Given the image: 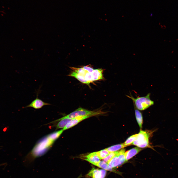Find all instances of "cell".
Instances as JSON below:
<instances>
[{
  "instance_id": "cell-1",
  "label": "cell",
  "mask_w": 178,
  "mask_h": 178,
  "mask_svg": "<svg viewBox=\"0 0 178 178\" xmlns=\"http://www.w3.org/2000/svg\"><path fill=\"white\" fill-rule=\"evenodd\" d=\"M54 141L46 136L37 143L31 153V160L44 154L53 144Z\"/></svg>"
},
{
  "instance_id": "cell-2",
  "label": "cell",
  "mask_w": 178,
  "mask_h": 178,
  "mask_svg": "<svg viewBox=\"0 0 178 178\" xmlns=\"http://www.w3.org/2000/svg\"><path fill=\"white\" fill-rule=\"evenodd\" d=\"M150 94L149 93L144 96H138L136 98L132 95H127L126 96L133 101L135 107L140 110H143L147 109L154 104V102L150 98Z\"/></svg>"
},
{
  "instance_id": "cell-3",
  "label": "cell",
  "mask_w": 178,
  "mask_h": 178,
  "mask_svg": "<svg viewBox=\"0 0 178 178\" xmlns=\"http://www.w3.org/2000/svg\"><path fill=\"white\" fill-rule=\"evenodd\" d=\"M149 135L146 132L141 130L135 140L132 144L139 148H144L149 146Z\"/></svg>"
},
{
  "instance_id": "cell-4",
  "label": "cell",
  "mask_w": 178,
  "mask_h": 178,
  "mask_svg": "<svg viewBox=\"0 0 178 178\" xmlns=\"http://www.w3.org/2000/svg\"><path fill=\"white\" fill-rule=\"evenodd\" d=\"M125 150L123 149L118 153L108 163V165L112 168L119 167L126 162L125 155Z\"/></svg>"
},
{
  "instance_id": "cell-5",
  "label": "cell",
  "mask_w": 178,
  "mask_h": 178,
  "mask_svg": "<svg viewBox=\"0 0 178 178\" xmlns=\"http://www.w3.org/2000/svg\"><path fill=\"white\" fill-rule=\"evenodd\" d=\"M99 113L90 111L82 108H79L64 117L70 119H73L76 117L88 115L91 114L97 115Z\"/></svg>"
},
{
  "instance_id": "cell-6",
  "label": "cell",
  "mask_w": 178,
  "mask_h": 178,
  "mask_svg": "<svg viewBox=\"0 0 178 178\" xmlns=\"http://www.w3.org/2000/svg\"><path fill=\"white\" fill-rule=\"evenodd\" d=\"M38 92L36 98L29 104L25 107L24 108L32 107L35 109H39L41 108L44 106L51 105L50 104L45 102L38 98Z\"/></svg>"
},
{
  "instance_id": "cell-7",
  "label": "cell",
  "mask_w": 178,
  "mask_h": 178,
  "mask_svg": "<svg viewBox=\"0 0 178 178\" xmlns=\"http://www.w3.org/2000/svg\"><path fill=\"white\" fill-rule=\"evenodd\" d=\"M95 114L79 116L72 119L63 129V131L72 127L76 125L81 121L90 117L95 115Z\"/></svg>"
},
{
  "instance_id": "cell-8",
  "label": "cell",
  "mask_w": 178,
  "mask_h": 178,
  "mask_svg": "<svg viewBox=\"0 0 178 178\" xmlns=\"http://www.w3.org/2000/svg\"><path fill=\"white\" fill-rule=\"evenodd\" d=\"M106 174V171L104 169L93 168L88 174V175L92 177V178H104Z\"/></svg>"
},
{
  "instance_id": "cell-9",
  "label": "cell",
  "mask_w": 178,
  "mask_h": 178,
  "mask_svg": "<svg viewBox=\"0 0 178 178\" xmlns=\"http://www.w3.org/2000/svg\"><path fill=\"white\" fill-rule=\"evenodd\" d=\"M141 150L140 148L136 147L125 152V155L126 162L136 155Z\"/></svg>"
},
{
  "instance_id": "cell-10",
  "label": "cell",
  "mask_w": 178,
  "mask_h": 178,
  "mask_svg": "<svg viewBox=\"0 0 178 178\" xmlns=\"http://www.w3.org/2000/svg\"><path fill=\"white\" fill-rule=\"evenodd\" d=\"M85 160L94 165L100 161L96 152H92L86 156Z\"/></svg>"
},
{
  "instance_id": "cell-11",
  "label": "cell",
  "mask_w": 178,
  "mask_h": 178,
  "mask_svg": "<svg viewBox=\"0 0 178 178\" xmlns=\"http://www.w3.org/2000/svg\"><path fill=\"white\" fill-rule=\"evenodd\" d=\"M72 119H70L63 117L58 119L53 122H59L56 126V129L64 128L65 127L70 121Z\"/></svg>"
},
{
  "instance_id": "cell-12",
  "label": "cell",
  "mask_w": 178,
  "mask_h": 178,
  "mask_svg": "<svg viewBox=\"0 0 178 178\" xmlns=\"http://www.w3.org/2000/svg\"><path fill=\"white\" fill-rule=\"evenodd\" d=\"M94 165L105 170H108L118 174H121L120 172L117 171L110 167L106 163L103 161H100L95 164Z\"/></svg>"
},
{
  "instance_id": "cell-13",
  "label": "cell",
  "mask_w": 178,
  "mask_h": 178,
  "mask_svg": "<svg viewBox=\"0 0 178 178\" xmlns=\"http://www.w3.org/2000/svg\"><path fill=\"white\" fill-rule=\"evenodd\" d=\"M103 69H94L91 73L93 81L103 79Z\"/></svg>"
},
{
  "instance_id": "cell-14",
  "label": "cell",
  "mask_w": 178,
  "mask_h": 178,
  "mask_svg": "<svg viewBox=\"0 0 178 178\" xmlns=\"http://www.w3.org/2000/svg\"><path fill=\"white\" fill-rule=\"evenodd\" d=\"M67 75L74 77L82 83L89 85L90 84L85 80L84 76L79 74L74 71L70 73Z\"/></svg>"
},
{
  "instance_id": "cell-15",
  "label": "cell",
  "mask_w": 178,
  "mask_h": 178,
  "mask_svg": "<svg viewBox=\"0 0 178 178\" xmlns=\"http://www.w3.org/2000/svg\"><path fill=\"white\" fill-rule=\"evenodd\" d=\"M63 131L62 129L55 131L50 134L47 136L49 139L54 142L59 137Z\"/></svg>"
},
{
  "instance_id": "cell-16",
  "label": "cell",
  "mask_w": 178,
  "mask_h": 178,
  "mask_svg": "<svg viewBox=\"0 0 178 178\" xmlns=\"http://www.w3.org/2000/svg\"><path fill=\"white\" fill-rule=\"evenodd\" d=\"M126 146L124 143L115 145L106 149L110 153L116 151L120 149L123 148Z\"/></svg>"
},
{
  "instance_id": "cell-17",
  "label": "cell",
  "mask_w": 178,
  "mask_h": 178,
  "mask_svg": "<svg viewBox=\"0 0 178 178\" xmlns=\"http://www.w3.org/2000/svg\"><path fill=\"white\" fill-rule=\"evenodd\" d=\"M135 111L137 121L140 128H141L143 124V117L142 114L137 109H136L135 108Z\"/></svg>"
},
{
  "instance_id": "cell-18",
  "label": "cell",
  "mask_w": 178,
  "mask_h": 178,
  "mask_svg": "<svg viewBox=\"0 0 178 178\" xmlns=\"http://www.w3.org/2000/svg\"><path fill=\"white\" fill-rule=\"evenodd\" d=\"M100 159H103L107 157L110 153L106 149L96 152Z\"/></svg>"
},
{
  "instance_id": "cell-19",
  "label": "cell",
  "mask_w": 178,
  "mask_h": 178,
  "mask_svg": "<svg viewBox=\"0 0 178 178\" xmlns=\"http://www.w3.org/2000/svg\"><path fill=\"white\" fill-rule=\"evenodd\" d=\"M137 134L132 135L128 138L124 143L125 145L127 146L132 144L136 139Z\"/></svg>"
},
{
  "instance_id": "cell-20",
  "label": "cell",
  "mask_w": 178,
  "mask_h": 178,
  "mask_svg": "<svg viewBox=\"0 0 178 178\" xmlns=\"http://www.w3.org/2000/svg\"><path fill=\"white\" fill-rule=\"evenodd\" d=\"M69 67L73 71L84 76L87 72L82 68H76L72 67Z\"/></svg>"
},
{
  "instance_id": "cell-21",
  "label": "cell",
  "mask_w": 178,
  "mask_h": 178,
  "mask_svg": "<svg viewBox=\"0 0 178 178\" xmlns=\"http://www.w3.org/2000/svg\"><path fill=\"white\" fill-rule=\"evenodd\" d=\"M118 151L110 152L107 157L103 159V161L108 163L118 153Z\"/></svg>"
},
{
  "instance_id": "cell-22",
  "label": "cell",
  "mask_w": 178,
  "mask_h": 178,
  "mask_svg": "<svg viewBox=\"0 0 178 178\" xmlns=\"http://www.w3.org/2000/svg\"><path fill=\"white\" fill-rule=\"evenodd\" d=\"M84 78L85 80L89 84L93 81L91 73H89L87 71L84 76Z\"/></svg>"
},
{
  "instance_id": "cell-23",
  "label": "cell",
  "mask_w": 178,
  "mask_h": 178,
  "mask_svg": "<svg viewBox=\"0 0 178 178\" xmlns=\"http://www.w3.org/2000/svg\"><path fill=\"white\" fill-rule=\"evenodd\" d=\"M82 68L86 71L90 73H92L94 70L92 67L89 65L83 66Z\"/></svg>"
},
{
  "instance_id": "cell-24",
  "label": "cell",
  "mask_w": 178,
  "mask_h": 178,
  "mask_svg": "<svg viewBox=\"0 0 178 178\" xmlns=\"http://www.w3.org/2000/svg\"><path fill=\"white\" fill-rule=\"evenodd\" d=\"M81 176H79L78 178H80V177Z\"/></svg>"
}]
</instances>
